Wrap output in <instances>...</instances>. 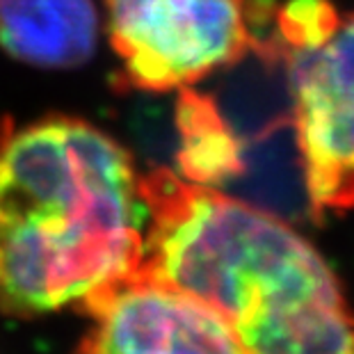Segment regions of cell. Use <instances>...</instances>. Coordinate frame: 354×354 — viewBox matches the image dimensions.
Instances as JSON below:
<instances>
[{"label":"cell","mask_w":354,"mask_h":354,"mask_svg":"<svg viewBox=\"0 0 354 354\" xmlns=\"http://www.w3.org/2000/svg\"><path fill=\"white\" fill-rule=\"evenodd\" d=\"M142 270L227 320L250 354H354V311L288 222L169 169L140 174Z\"/></svg>","instance_id":"1"},{"label":"cell","mask_w":354,"mask_h":354,"mask_svg":"<svg viewBox=\"0 0 354 354\" xmlns=\"http://www.w3.org/2000/svg\"><path fill=\"white\" fill-rule=\"evenodd\" d=\"M147 203L133 158L73 117L0 142V308L39 315L85 304L145 259Z\"/></svg>","instance_id":"2"},{"label":"cell","mask_w":354,"mask_h":354,"mask_svg":"<svg viewBox=\"0 0 354 354\" xmlns=\"http://www.w3.org/2000/svg\"><path fill=\"white\" fill-rule=\"evenodd\" d=\"M126 85L185 89L254 48L247 0H103Z\"/></svg>","instance_id":"3"},{"label":"cell","mask_w":354,"mask_h":354,"mask_svg":"<svg viewBox=\"0 0 354 354\" xmlns=\"http://www.w3.org/2000/svg\"><path fill=\"white\" fill-rule=\"evenodd\" d=\"M297 147L315 210L354 208V12L290 53Z\"/></svg>","instance_id":"4"},{"label":"cell","mask_w":354,"mask_h":354,"mask_svg":"<svg viewBox=\"0 0 354 354\" xmlns=\"http://www.w3.org/2000/svg\"><path fill=\"white\" fill-rule=\"evenodd\" d=\"M82 306L92 315L82 354H250L220 313L142 266Z\"/></svg>","instance_id":"5"},{"label":"cell","mask_w":354,"mask_h":354,"mask_svg":"<svg viewBox=\"0 0 354 354\" xmlns=\"http://www.w3.org/2000/svg\"><path fill=\"white\" fill-rule=\"evenodd\" d=\"M94 0H0V48L24 64L71 69L94 55Z\"/></svg>","instance_id":"6"},{"label":"cell","mask_w":354,"mask_h":354,"mask_svg":"<svg viewBox=\"0 0 354 354\" xmlns=\"http://www.w3.org/2000/svg\"><path fill=\"white\" fill-rule=\"evenodd\" d=\"M178 169L180 176L201 185H217L243 171L240 147L215 103L194 89H178Z\"/></svg>","instance_id":"7"},{"label":"cell","mask_w":354,"mask_h":354,"mask_svg":"<svg viewBox=\"0 0 354 354\" xmlns=\"http://www.w3.org/2000/svg\"><path fill=\"white\" fill-rule=\"evenodd\" d=\"M338 14L329 0H290L279 12L277 26L288 53L304 50L320 44L336 28Z\"/></svg>","instance_id":"8"}]
</instances>
